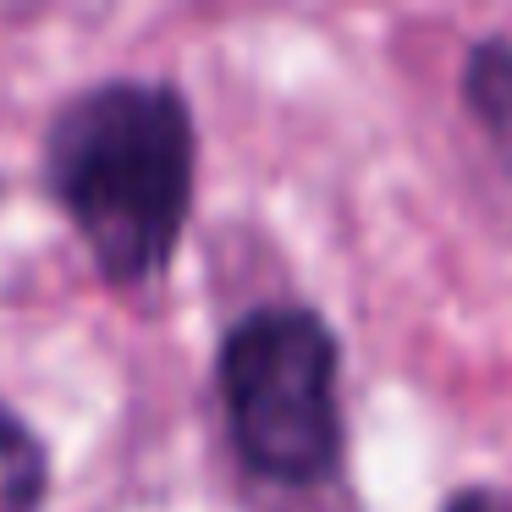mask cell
Returning <instances> with one entry per match:
<instances>
[{"label": "cell", "mask_w": 512, "mask_h": 512, "mask_svg": "<svg viewBox=\"0 0 512 512\" xmlns=\"http://www.w3.org/2000/svg\"><path fill=\"white\" fill-rule=\"evenodd\" d=\"M193 111L171 83L116 78L78 94L45 138V177L94 265L122 287L155 281L193 210Z\"/></svg>", "instance_id": "1"}, {"label": "cell", "mask_w": 512, "mask_h": 512, "mask_svg": "<svg viewBox=\"0 0 512 512\" xmlns=\"http://www.w3.org/2000/svg\"><path fill=\"white\" fill-rule=\"evenodd\" d=\"M342 347L303 303H265L226 331L215 386L232 446L270 485H320L342 463Z\"/></svg>", "instance_id": "2"}, {"label": "cell", "mask_w": 512, "mask_h": 512, "mask_svg": "<svg viewBox=\"0 0 512 512\" xmlns=\"http://www.w3.org/2000/svg\"><path fill=\"white\" fill-rule=\"evenodd\" d=\"M463 111L479 122V133L512 160V39L507 34H490L474 39L463 56Z\"/></svg>", "instance_id": "3"}, {"label": "cell", "mask_w": 512, "mask_h": 512, "mask_svg": "<svg viewBox=\"0 0 512 512\" xmlns=\"http://www.w3.org/2000/svg\"><path fill=\"white\" fill-rule=\"evenodd\" d=\"M45 479L50 468L39 435L0 402V512H39Z\"/></svg>", "instance_id": "4"}, {"label": "cell", "mask_w": 512, "mask_h": 512, "mask_svg": "<svg viewBox=\"0 0 512 512\" xmlns=\"http://www.w3.org/2000/svg\"><path fill=\"white\" fill-rule=\"evenodd\" d=\"M441 512H512V496L496 485H463L441 501Z\"/></svg>", "instance_id": "5"}]
</instances>
